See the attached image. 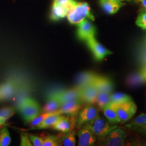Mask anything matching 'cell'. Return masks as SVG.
Here are the masks:
<instances>
[{
	"label": "cell",
	"mask_w": 146,
	"mask_h": 146,
	"mask_svg": "<svg viewBox=\"0 0 146 146\" xmlns=\"http://www.w3.org/2000/svg\"><path fill=\"white\" fill-rule=\"evenodd\" d=\"M140 72L142 74V75H143V76L146 79V64L145 66L142 67V69L140 70Z\"/></svg>",
	"instance_id": "obj_35"
},
{
	"label": "cell",
	"mask_w": 146,
	"mask_h": 146,
	"mask_svg": "<svg viewBox=\"0 0 146 146\" xmlns=\"http://www.w3.org/2000/svg\"><path fill=\"white\" fill-rule=\"evenodd\" d=\"M126 127L134 131L146 135V114L142 113L129 123L126 125Z\"/></svg>",
	"instance_id": "obj_16"
},
{
	"label": "cell",
	"mask_w": 146,
	"mask_h": 146,
	"mask_svg": "<svg viewBox=\"0 0 146 146\" xmlns=\"http://www.w3.org/2000/svg\"><path fill=\"white\" fill-rule=\"evenodd\" d=\"M89 49L94 55V58L97 61H101L104 58L112 54L111 51L97 41L95 37H92L86 41Z\"/></svg>",
	"instance_id": "obj_7"
},
{
	"label": "cell",
	"mask_w": 146,
	"mask_h": 146,
	"mask_svg": "<svg viewBox=\"0 0 146 146\" xmlns=\"http://www.w3.org/2000/svg\"><path fill=\"white\" fill-rule=\"evenodd\" d=\"M64 117V116L61 115H51L48 117L42 122L34 128V129H45L52 127L56 124L59 120H61Z\"/></svg>",
	"instance_id": "obj_23"
},
{
	"label": "cell",
	"mask_w": 146,
	"mask_h": 146,
	"mask_svg": "<svg viewBox=\"0 0 146 146\" xmlns=\"http://www.w3.org/2000/svg\"><path fill=\"white\" fill-rule=\"evenodd\" d=\"M52 95L57 99L61 104L73 100H78L82 101L81 89L76 86L73 88L52 94Z\"/></svg>",
	"instance_id": "obj_10"
},
{
	"label": "cell",
	"mask_w": 146,
	"mask_h": 146,
	"mask_svg": "<svg viewBox=\"0 0 146 146\" xmlns=\"http://www.w3.org/2000/svg\"><path fill=\"white\" fill-rule=\"evenodd\" d=\"M98 74L91 72H84L80 73L76 80V87L83 88L85 87L93 84Z\"/></svg>",
	"instance_id": "obj_17"
},
{
	"label": "cell",
	"mask_w": 146,
	"mask_h": 146,
	"mask_svg": "<svg viewBox=\"0 0 146 146\" xmlns=\"http://www.w3.org/2000/svg\"><path fill=\"white\" fill-rule=\"evenodd\" d=\"M54 3L60 5L66 9V16L69 15L78 5L75 0H54Z\"/></svg>",
	"instance_id": "obj_25"
},
{
	"label": "cell",
	"mask_w": 146,
	"mask_h": 146,
	"mask_svg": "<svg viewBox=\"0 0 146 146\" xmlns=\"http://www.w3.org/2000/svg\"><path fill=\"white\" fill-rule=\"evenodd\" d=\"M111 93L99 92L98 94L96 104L100 109H102L105 106L110 103V95Z\"/></svg>",
	"instance_id": "obj_27"
},
{
	"label": "cell",
	"mask_w": 146,
	"mask_h": 146,
	"mask_svg": "<svg viewBox=\"0 0 146 146\" xmlns=\"http://www.w3.org/2000/svg\"><path fill=\"white\" fill-rule=\"evenodd\" d=\"M54 115H60L58 111V110L50 113H43V114L38 115L34 119L32 120L29 123V126L31 129H34L38 125H40L43 120H45L48 117Z\"/></svg>",
	"instance_id": "obj_26"
},
{
	"label": "cell",
	"mask_w": 146,
	"mask_h": 146,
	"mask_svg": "<svg viewBox=\"0 0 146 146\" xmlns=\"http://www.w3.org/2000/svg\"><path fill=\"white\" fill-rule=\"evenodd\" d=\"M77 117L78 115L64 116L52 126V128L64 133L72 131L76 127Z\"/></svg>",
	"instance_id": "obj_8"
},
{
	"label": "cell",
	"mask_w": 146,
	"mask_h": 146,
	"mask_svg": "<svg viewBox=\"0 0 146 146\" xmlns=\"http://www.w3.org/2000/svg\"><path fill=\"white\" fill-rule=\"evenodd\" d=\"M1 126H0V128H1Z\"/></svg>",
	"instance_id": "obj_39"
},
{
	"label": "cell",
	"mask_w": 146,
	"mask_h": 146,
	"mask_svg": "<svg viewBox=\"0 0 146 146\" xmlns=\"http://www.w3.org/2000/svg\"><path fill=\"white\" fill-rule=\"evenodd\" d=\"M61 104L59 101L52 95H50L42 110V113H50L58 110Z\"/></svg>",
	"instance_id": "obj_21"
},
{
	"label": "cell",
	"mask_w": 146,
	"mask_h": 146,
	"mask_svg": "<svg viewBox=\"0 0 146 146\" xmlns=\"http://www.w3.org/2000/svg\"><path fill=\"white\" fill-rule=\"evenodd\" d=\"M99 115V110L93 104H88L79 111L77 117L76 127L79 128L90 123Z\"/></svg>",
	"instance_id": "obj_5"
},
{
	"label": "cell",
	"mask_w": 146,
	"mask_h": 146,
	"mask_svg": "<svg viewBox=\"0 0 146 146\" xmlns=\"http://www.w3.org/2000/svg\"><path fill=\"white\" fill-rule=\"evenodd\" d=\"M76 130L65 133L62 135L59 136L61 145L64 146H74L76 143Z\"/></svg>",
	"instance_id": "obj_22"
},
{
	"label": "cell",
	"mask_w": 146,
	"mask_h": 146,
	"mask_svg": "<svg viewBox=\"0 0 146 146\" xmlns=\"http://www.w3.org/2000/svg\"><path fill=\"white\" fill-rule=\"evenodd\" d=\"M117 1H131V0H117Z\"/></svg>",
	"instance_id": "obj_38"
},
{
	"label": "cell",
	"mask_w": 146,
	"mask_h": 146,
	"mask_svg": "<svg viewBox=\"0 0 146 146\" xmlns=\"http://www.w3.org/2000/svg\"><path fill=\"white\" fill-rule=\"evenodd\" d=\"M93 85L99 92L112 93L114 89V83L110 78L99 75L95 80Z\"/></svg>",
	"instance_id": "obj_14"
},
{
	"label": "cell",
	"mask_w": 146,
	"mask_h": 146,
	"mask_svg": "<svg viewBox=\"0 0 146 146\" xmlns=\"http://www.w3.org/2000/svg\"><path fill=\"white\" fill-rule=\"evenodd\" d=\"M100 4L102 9L109 14L116 13L125 5L121 1L117 0H100Z\"/></svg>",
	"instance_id": "obj_18"
},
{
	"label": "cell",
	"mask_w": 146,
	"mask_h": 146,
	"mask_svg": "<svg viewBox=\"0 0 146 146\" xmlns=\"http://www.w3.org/2000/svg\"><path fill=\"white\" fill-rule=\"evenodd\" d=\"M144 47H146V36L145 39V41H144Z\"/></svg>",
	"instance_id": "obj_37"
},
{
	"label": "cell",
	"mask_w": 146,
	"mask_h": 146,
	"mask_svg": "<svg viewBox=\"0 0 146 146\" xmlns=\"http://www.w3.org/2000/svg\"><path fill=\"white\" fill-rule=\"evenodd\" d=\"M136 24L141 29L146 30V12L139 14L136 19Z\"/></svg>",
	"instance_id": "obj_32"
},
{
	"label": "cell",
	"mask_w": 146,
	"mask_h": 146,
	"mask_svg": "<svg viewBox=\"0 0 146 146\" xmlns=\"http://www.w3.org/2000/svg\"><path fill=\"white\" fill-rule=\"evenodd\" d=\"M21 146H33L31 141L29 139V137L26 134H21Z\"/></svg>",
	"instance_id": "obj_34"
},
{
	"label": "cell",
	"mask_w": 146,
	"mask_h": 146,
	"mask_svg": "<svg viewBox=\"0 0 146 146\" xmlns=\"http://www.w3.org/2000/svg\"><path fill=\"white\" fill-rule=\"evenodd\" d=\"M81 89L82 102L86 104H95L99 91L94 85L92 84Z\"/></svg>",
	"instance_id": "obj_15"
},
{
	"label": "cell",
	"mask_w": 146,
	"mask_h": 146,
	"mask_svg": "<svg viewBox=\"0 0 146 146\" xmlns=\"http://www.w3.org/2000/svg\"><path fill=\"white\" fill-rule=\"evenodd\" d=\"M19 110L25 122L28 124L42 112L40 104L30 98H25L21 101Z\"/></svg>",
	"instance_id": "obj_1"
},
{
	"label": "cell",
	"mask_w": 146,
	"mask_h": 146,
	"mask_svg": "<svg viewBox=\"0 0 146 146\" xmlns=\"http://www.w3.org/2000/svg\"><path fill=\"white\" fill-rule=\"evenodd\" d=\"M84 103L78 100H73L61 104L58 110L60 115H78L79 111L83 108Z\"/></svg>",
	"instance_id": "obj_11"
},
{
	"label": "cell",
	"mask_w": 146,
	"mask_h": 146,
	"mask_svg": "<svg viewBox=\"0 0 146 146\" xmlns=\"http://www.w3.org/2000/svg\"><path fill=\"white\" fill-rule=\"evenodd\" d=\"M127 136L126 131L117 127L110 132L103 139V145L108 146H124Z\"/></svg>",
	"instance_id": "obj_6"
},
{
	"label": "cell",
	"mask_w": 146,
	"mask_h": 146,
	"mask_svg": "<svg viewBox=\"0 0 146 146\" xmlns=\"http://www.w3.org/2000/svg\"><path fill=\"white\" fill-rule=\"evenodd\" d=\"M15 110L12 107H4L0 110V117L7 120L15 114Z\"/></svg>",
	"instance_id": "obj_31"
},
{
	"label": "cell",
	"mask_w": 146,
	"mask_h": 146,
	"mask_svg": "<svg viewBox=\"0 0 146 146\" xmlns=\"http://www.w3.org/2000/svg\"><path fill=\"white\" fill-rule=\"evenodd\" d=\"M29 139L33 146H42L43 144V137L37 136L33 134H28Z\"/></svg>",
	"instance_id": "obj_33"
},
{
	"label": "cell",
	"mask_w": 146,
	"mask_h": 146,
	"mask_svg": "<svg viewBox=\"0 0 146 146\" xmlns=\"http://www.w3.org/2000/svg\"><path fill=\"white\" fill-rule=\"evenodd\" d=\"M6 121H7V120L0 117V126L5 125H6V123H5V122H6Z\"/></svg>",
	"instance_id": "obj_36"
},
{
	"label": "cell",
	"mask_w": 146,
	"mask_h": 146,
	"mask_svg": "<svg viewBox=\"0 0 146 146\" xmlns=\"http://www.w3.org/2000/svg\"><path fill=\"white\" fill-rule=\"evenodd\" d=\"M66 12L67 11L64 8L53 3L50 18L52 21L60 20L66 16Z\"/></svg>",
	"instance_id": "obj_24"
},
{
	"label": "cell",
	"mask_w": 146,
	"mask_h": 146,
	"mask_svg": "<svg viewBox=\"0 0 146 146\" xmlns=\"http://www.w3.org/2000/svg\"><path fill=\"white\" fill-rule=\"evenodd\" d=\"M68 21L73 25H78L88 18L92 21L95 20L94 15L90 11V8L87 3H78L73 11L67 16Z\"/></svg>",
	"instance_id": "obj_3"
},
{
	"label": "cell",
	"mask_w": 146,
	"mask_h": 146,
	"mask_svg": "<svg viewBox=\"0 0 146 146\" xmlns=\"http://www.w3.org/2000/svg\"><path fill=\"white\" fill-rule=\"evenodd\" d=\"M125 83L129 87L135 88L146 83V79L143 76L140 71L129 75L126 78Z\"/></svg>",
	"instance_id": "obj_19"
},
{
	"label": "cell",
	"mask_w": 146,
	"mask_h": 146,
	"mask_svg": "<svg viewBox=\"0 0 146 146\" xmlns=\"http://www.w3.org/2000/svg\"><path fill=\"white\" fill-rule=\"evenodd\" d=\"M78 25L77 36L80 40L86 41L90 37H95L96 29L94 25L88 20L85 19Z\"/></svg>",
	"instance_id": "obj_12"
},
{
	"label": "cell",
	"mask_w": 146,
	"mask_h": 146,
	"mask_svg": "<svg viewBox=\"0 0 146 146\" xmlns=\"http://www.w3.org/2000/svg\"><path fill=\"white\" fill-rule=\"evenodd\" d=\"M42 146H61L59 136L47 135L43 136Z\"/></svg>",
	"instance_id": "obj_29"
},
{
	"label": "cell",
	"mask_w": 146,
	"mask_h": 146,
	"mask_svg": "<svg viewBox=\"0 0 146 146\" xmlns=\"http://www.w3.org/2000/svg\"><path fill=\"white\" fill-rule=\"evenodd\" d=\"M11 142L10 134L8 129L4 127L0 131V146H7Z\"/></svg>",
	"instance_id": "obj_30"
},
{
	"label": "cell",
	"mask_w": 146,
	"mask_h": 146,
	"mask_svg": "<svg viewBox=\"0 0 146 146\" xmlns=\"http://www.w3.org/2000/svg\"><path fill=\"white\" fill-rule=\"evenodd\" d=\"M85 125L88 127L97 139L101 140H103L110 132L117 127V125L110 123L100 115L92 122Z\"/></svg>",
	"instance_id": "obj_2"
},
{
	"label": "cell",
	"mask_w": 146,
	"mask_h": 146,
	"mask_svg": "<svg viewBox=\"0 0 146 146\" xmlns=\"http://www.w3.org/2000/svg\"><path fill=\"white\" fill-rule=\"evenodd\" d=\"M110 104L116 111L121 123H125L131 119L137 110V106L132 100L124 103Z\"/></svg>",
	"instance_id": "obj_4"
},
{
	"label": "cell",
	"mask_w": 146,
	"mask_h": 146,
	"mask_svg": "<svg viewBox=\"0 0 146 146\" xmlns=\"http://www.w3.org/2000/svg\"><path fill=\"white\" fill-rule=\"evenodd\" d=\"M131 96L122 93H111L110 95V103L121 104L131 100Z\"/></svg>",
	"instance_id": "obj_28"
},
{
	"label": "cell",
	"mask_w": 146,
	"mask_h": 146,
	"mask_svg": "<svg viewBox=\"0 0 146 146\" xmlns=\"http://www.w3.org/2000/svg\"><path fill=\"white\" fill-rule=\"evenodd\" d=\"M17 84L13 81H7L0 84V102L10 99L17 91Z\"/></svg>",
	"instance_id": "obj_13"
},
{
	"label": "cell",
	"mask_w": 146,
	"mask_h": 146,
	"mask_svg": "<svg viewBox=\"0 0 146 146\" xmlns=\"http://www.w3.org/2000/svg\"><path fill=\"white\" fill-rule=\"evenodd\" d=\"M78 146H90L95 145L97 137L87 125H84L79 128L78 131Z\"/></svg>",
	"instance_id": "obj_9"
},
{
	"label": "cell",
	"mask_w": 146,
	"mask_h": 146,
	"mask_svg": "<svg viewBox=\"0 0 146 146\" xmlns=\"http://www.w3.org/2000/svg\"><path fill=\"white\" fill-rule=\"evenodd\" d=\"M102 110L107 120H108L110 123L112 124H116L121 122V121L119 118L116 111L110 106V104L107 105L104 108H103Z\"/></svg>",
	"instance_id": "obj_20"
}]
</instances>
